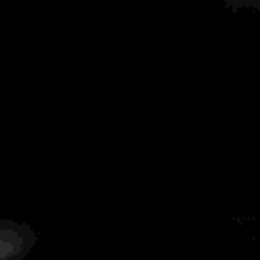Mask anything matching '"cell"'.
I'll return each instance as SVG.
<instances>
[{
    "mask_svg": "<svg viewBox=\"0 0 260 260\" xmlns=\"http://www.w3.org/2000/svg\"><path fill=\"white\" fill-rule=\"evenodd\" d=\"M36 245V233L15 222H0V260H23Z\"/></svg>",
    "mask_w": 260,
    "mask_h": 260,
    "instance_id": "1",
    "label": "cell"
}]
</instances>
